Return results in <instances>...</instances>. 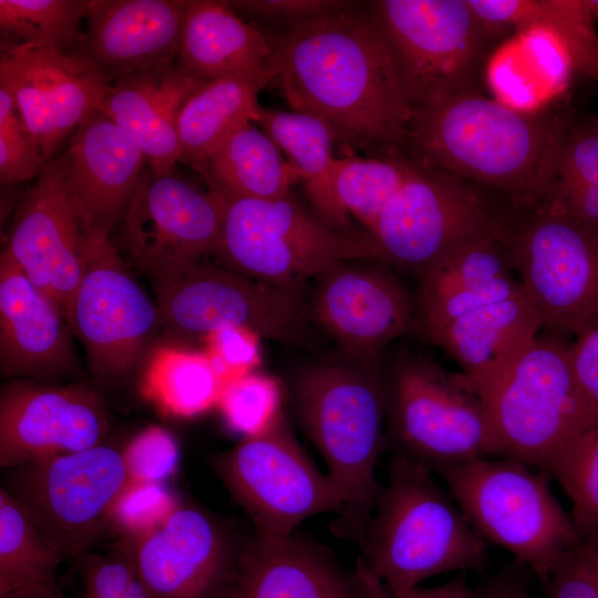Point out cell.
<instances>
[{"label":"cell","instance_id":"6da1fadb","mask_svg":"<svg viewBox=\"0 0 598 598\" xmlns=\"http://www.w3.org/2000/svg\"><path fill=\"white\" fill-rule=\"evenodd\" d=\"M342 4L270 39L295 112L321 121L343 155L403 158L414 110L374 11Z\"/></svg>","mask_w":598,"mask_h":598},{"label":"cell","instance_id":"7a4b0ae2","mask_svg":"<svg viewBox=\"0 0 598 598\" xmlns=\"http://www.w3.org/2000/svg\"><path fill=\"white\" fill-rule=\"evenodd\" d=\"M569 125L548 110L520 113L466 92L415 112L403 158L488 189L525 214L550 196Z\"/></svg>","mask_w":598,"mask_h":598},{"label":"cell","instance_id":"3957f363","mask_svg":"<svg viewBox=\"0 0 598 598\" xmlns=\"http://www.w3.org/2000/svg\"><path fill=\"white\" fill-rule=\"evenodd\" d=\"M293 398L342 499L333 532L360 544L382 491L375 470L384 444L385 374L380 362L316 363L296 378Z\"/></svg>","mask_w":598,"mask_h":598},{"label":"cell","instance_id":"277c9868","mask_svg":"<svg viewBox=\"0 0 598 598\" xmlns=\"http://www.w3.org/2000/svg\"><path fill=\"white\" fill-rule=\"evenodd\" d=\"M360 546V563L389 598L451 571H481L488 564L486 543L433 472L392 455L388 483Z\"/></svg>","mask_w":598,"mask_h":598},{"label":"cell","instance_id":"5b68a950","mask_svg":"<svg viewBox=\"0 0 598 598\" xmlns=\"http://www.w3.org/2000/svg\"><path fill=\"white\" fill-rule=\"evenodd\" d=\"M217 264L300 293L312 278L348 261L378 260L369 236L346 235L307 210L290 194L275 199L224 197Z\"/></svg>","mask_w":598,"mask_h":598},{"label":"cell","instance_id":"8992f818","mask_svg":"<svg viewBox=\"0 0 598 598\" xmlns=\"http://www.w3.org/2000/svg\"><path fill=\"white\" fill-rule=\"evenodd\" d=\"M486 543L498 545L544 584L578 533L548 475L512 457H484L437 473Z\"/></svg>","mask_w":598,"mask_h":598},{"label":"cell","instance_id":"52a82bcc","mask_svg":"<svg viewBox=\"0 0 598 598\" xmlns=\"http://www.w3.org/2000/svg\"><path fill=\"white\" fill-rule=\"evenodd\" d=\"M386 435L392 455L433 473L499 456L481 395L463 374L401 357L386 375Z\"/></svg>","mask_w":598,"mask_h":598},{"label":"cell","instance_id":"ba28073f","mask_svg":"<svg viewBox=\"0 0 598 598\" xmlns=\"http://www.w3.org/2000/svg\"><path fill=\"white\" fill-rule=\"evenodd\" d=\"M561 336H537L506 368L473 389L484 401L499 456L545 473L555 453L588 429Z\"/></svg>","mask_w":598,"mask_h":598},{"label":"cell","instance_id":"9c48e42d","mask_svg":"<svg viewBox=\"0 0 598 598\" xmlns=\"http://www.w3.org/2000/svg\"><path fill=\"white\" fill-rule=\"evenodd\" d=\"M9 471L2 487L65 559L93 550L132 484L124 451L103 443Z\"/></svg>","mask_w":598,"mask_h":598},{"label":"cell","instance_id":"30bf717a","mask_svg":"<svg viewBox=\"0 0 598 598\" xmlns=\"http://www.w3.org/2000/svg\"><path fill=\"white\" fill-rule=\"evenodd\" d=\"M411 162V161H410ZM370 234L380 261L422 275L473 237L508 229L519 213L494 193L446 172L413 163Z\"/></svg>","mask_w":598,"mask_h":598},{"label":"cell","instance_id":"8fae6325","mask_svg":"<svg viewBox=\"0 0 598 598\" xmlns=\"http://www.w3.org/2000/svg\"><path fill=\"white\" fill-rule=\"evenodd\" d=\"M373 8L414 113L478 91L495 38L467 0H382Z\"/></svg>","mask_w":598,"mask_h":598},{"label":"cell","instance_id":"7c38bea8","mask_svg":"<svg viewBox=\"0 0 598 598\" xmlns=\"http://www.w3.org/2000/svg\"><path fill=\"white\" fill-rule=\"evenodd\" d=\"M213 467L256 534L288 536L310 517L342 511L338 488L305 452L283 411L265 431L218 454Z\"/></svg>","mask_w":598,"mask_h":598},{"label":"cell","instance_id":"4fadbf2b","mask_svg":"<svg viewBox=\"0 0 598 598\" xmlns=\"http://www.w3.org/2000/svg\"><path fill=\"white\" fill-rule=\"evenodd\" d=\"M508 252L547 332L577 337L598 327V234L547 199L518 216Z\"/></svg>","mask_w":598,"mask_h":598},{"label":"cell","instance_id":"5bb4252c","mask_svg":"<svg viewBox=\"0 0 598 598\" xmlns=\"http://www.w3.org/2000/svg\"><path fill=\"white\" fill-rule=\"evenodd\" d=\"M161 326L188 339L225 328L309 347L313 331L298 293L204 260L179 276L154 282Z\"/></svg>","mask_w":598,"mask_h":598},{"label":"cell","instance_id":"9a60e30c","mask_svg":"<svg viewBox=\"0 0 598 598\" xmlns=\"http://www.w3.org/2000/svg\"><path fill=\"white\" fill-rule=\"evenodd\" d=\"M225 205L224 196L202 192L175 172L147 167L112 241L154 282L169 280L213 255Z\"/></svg>","mask_w":598,"mask_h":598},{"label":"cell","instance_id":"2e32d148","mask_svg":"<svg viewBox=\"0 0 598 598\" xmlns=\"http://www.w3.org/2000/svg\"><path fill=\"white\" fill-rule=\"evenodd\" d=\"M89 238V258L68 323L83 343L95 380L118 383L145 357L159 311L137 283L111 237Z\"/></svg>","mask_w":598,"mask_h":598},{"label":"cell","instance_id":"e0dca14e","mask_svg":"<svg viewBox=\"0 0 598 598\" xmlns=\"http://www.w3.org/2000/svg\"><path fill=\"white\" fill-rule=\"evenodd\" d=\"M419 327L475 389L506 368L539 333V313L514 274L420 307Z\"/></svg>","mask_w":598,"mask_h":598},{"label":"cell","instance_id":"ac0fdd59","mask_svg":"<svg viewBox=\"0 0 598 598\" xmlns=\"http://www.w3.org/2000/svg\"><path fill=\"white\" fill-rule=\"evenodd\" d=\"M123 540L148 598H226L244 542L217 516L178 505Z\"/></svg>","mask_w":598,"mask_h":598},{"label":"cell","instance_id":"d6986e66","mask_svg":"<svg viewBox=\"0 0 598 598\" xmlns=\"http://www.w3.org/2000/svg\"><path fill=\"white\" fill-rule=\"evenodd\" d=\"M111 83L81 50L1 41L0 87L11 96L47 163L97 112Z\"/></svg>","mask_w":598,"mask_h":598},{"label":"cell","instance_id":"ffe728a7","mask_svg":"<svg viewBox=\"0 0 598 598\" xmlns=\"http://www.w3.org/2000/svg\"><path fill=\"white\" fill-rule=\"evenodd\" d=\"M109 430L106 404L92 384L14 380L1 388V468L93 447Z\"/></svg>","mask_w":598,"mask_h":598},{"label":"cell","instance_id":"44dd1931","mask_svg":"<svg viewBox=\"0 0 598 598\" xmlns=\"http://www.w3.org/2000/svg\"><path fill=\"white\" fill-rule=\"evenodd\" d=\"M3 251L69 320L89 238L52 162L22 195Z\"/></svg>","mask_w":598,"mask_h":598},{"label":"cell","instance_id":"7402d4cb","mask_svg":"<svg viewBox=\"0 0 598 598\" xmlns=\"http://www.w3.org/2000/svg\"><path fill=\"white\" fill-rule=\"evenodd\" d=\"M343 262L318 278L312 311L347 358L380 362L393 340L419 327L402 283L378 266Z\"/></svg>","mask_w":598,"mask_h":598},{"label":"cell","instance_id":"603a6c76","mask_svg":"<svg viewBox=\"0 0 598 598\" xmlns=\"http://www.w3.org/2000/svg\"><path fill=\"white\" fill-rule=\"evenodd\" d=\"M52 164L58 169L87 237L114 234L148 167L137 143L97 111L71 135Z\"/></svg>","mask_w":598,"mask_h":598},{"label":"cell","instance_id":"cb8c5ba5","mask_svg":"<svg viewBox=\"0 0 598 598\" xmlns=\"http://www.w3.org/2000/svg\"><path fill=\"white\" fill-rule=\"evenodd\" d=\"M190 0H92L80 50L110 83L175 64Z\"/></svg>","mask_w":598,"mask_h":598},{"label":"cell","instance_id":"d4e9b609","mask_svg":"<svg viewBox=\"0 0 598 598\" xmlns=\"http://www.w3.org/2000/svg\"><path fill=\"white\" fill-rule=\"evenodd\" d=\"M72 330L58 306L2 250L0 369L7 378L59 379L74 372Z\"/></svg>","mask_w":598,"mask_h":598},{"label":"cell","instance_id":"484cf974","mask_svg":"<svg viewBox=\"0 0 598 598\" xmlns=\"http://www.w3.org/2000/svg\"><path fill=\"white\" fill-rule=\"evenodd\" d=\"M226 598H367L355 570L298 534L245 539Z\"/></svg>","mask_w":598,"mask_h":598},{"label":"cell","instance_id":"4316f807","mask_svg":"<svg viewBox=\"0 0 598 598\" xmlns=\"http://www.w3.org/2000/svg\"><path fill=\"white\" fill-rule=\"evenodd\" d=\"M202 83L175 64L131 74L109 85L99 111L132 136L153 172L174 173L179 162L178 116Z\"/></svg>","mask_w":598,"mask_h":598},{"label":"cell","instance_id":"83f0119b","mask_svg":"<svg viewBox=\"0 0 598 598\" xmlns=\"http://www.w3.org/2000/svg\"><path fill=\"white\" fill-rule=\"evenodd\" d=\"M175 66L203 82L277 75L270 38L215 0H190Z\"/></svg>","mask_w":598,"mask_h":598},{"label":"cell","instance_id":"f1b7e54d","mask_svg":"<svg viewBox=\"0 0 598 598\" xmlns=\"http://www.w3.org/2000/svg\"><path fill=\"white\" fill-rule=\"evenodd\" d=\"M565 42L551 29L532 24L489 53L483 79L492 97L520 113L544 112L567 90L574 73Z\"/></svg>","mask_w":598,"mask_h":598},{"label":"cell","instance_id":"f546056e","mask_svg":"<svg viewBox=\"0 0 598 598\" xmlns=\"http://www.w3.org/2000/svg\"><path fill=\"white\" fill-rule=\"evenodd\" d=\"M192 167L205 178L212 192L228 198H281L301 181L276 143L248 118L239 122Z\"/></svg>","mask_w":598,"mask_h":598},{"label":"cell","instance_id":"4dcf8cb0","mask_svg":"<svg viewBox=\"0 0 598 598\" xmlns=\"http://www.w3.org/2000/svg\"><path fill=\"white\" fill-rule=\"evenodd\" d=\"M254 122L300 174V183L313 213L346 235L368 236L359 233L338 197L332 174L336 143L329 128L303 113L264 107H260Z\"/></svg>","mask_w":598,"mask_h":598},{"label":"cell","instance_id":"1f68e13d","mask_svg":"<svg viewBox=\"0 0 598 598\" xmlns=\"http://www.w3.org/2000/svg\"><path fill=\"white\" fill-rule=\"evenodd\" d=\"M275 73L203 82L184 103L178 121L179 162L190 167L244 120H256L259 92Z\"/></svg>","mask_w":598,"mask_h":598},{"label":"cell","instance_id":"d6a6232c","mask_svg":"<svg viewBox=\"0 0 598 598\" xmlns=\"http://www.w3.org/2000/svg\"><path fill=\"white\" fill-rule=\"evenodd\" d=\"M495 38L532 24L555 31L565 42L574 71L598 83V32L584 0H467Z\"/></svg>","mask_w":598,"mask_h":598},{"label":"cell","instance_id":"836d02e7","mask_svg":"<svg viewBox=\"0 0 598 598\" xmlns=\"http://www.w3.org/2000/svg\"><path fill=\"white\" fill-rule=\"evenodd\" d=\"M224 384L207 353L167 346L151 354L142 380L145 395L177 416H194L218 404Z\"/></svg>","mask_w":598,"mask_h":598},{"label":"cell","instance_id":"e575fe53","mask_svg":"<svg viewBox=\"0 0 598 598\" xmlns=\"http://www.w3.org/2000/svg\"><path fill=\"white\" fill-rule=\"evenodd\" d=\"M513 226L467 239L437 259L422 275L417 308L513 275L508 252Z\"/></svg>","mask_w":598,"mask_h":598},{"label":"cell","instance_id":"d590c367","mask_svg":"<svg viewBox=\"0 0 598 598\" xmlns=\"http://www.w3.org/2000/svg\"><path fill=\"white\" fill-rule=\"evenodd\" d=\"M65 558L42 536L22 507L0 487V596L58 582Z\"/></svg>","mask_w":598,"mask_h":598},{"label":"cell","instance_id":"8d00e7d4","mask_svg":"<svg viewBox=\"0 0 598 598\" xmlns=\"http://www.w3.org/2000/svg\"><path fill=\"white\" fill-rule=\"evenodd\" d=\"M412 162L400 157L336 156L334 186L341 205L370 236L384 207L412 172Z\"/></svg>","mask_w":598,"mask_h":598},{"label":"cell","instance_id":"74e56055","mask_svg":"<svg viewBox=\"0 0 598 598\" xmlns=\"http://www.w3.org/2000/svg\"><path fill=\"white\" fill-rule=\"evenodd\" d=\"M92 0H0L1 41L63 51L80 50Z\"/></svg>","mask_w":598,"mask_h":598},{"label":"cell","instance_id":"f35d334b","mask_svg":"<svg viewBox=\"0 0 598 598\" xmlns=\"http://www.w3.org/2000/svg\"><path fill=\"white\" fill-rule=\"evenodd\" d=\"M548 200L598 234V120L569 125Z\"/></svg>","mask_w":598,"mask_h":598},{"label":"cell","instance_id":"ab89813d","mask_svg":"<svg viewBox=\"0 0 598 598\" xmlns=\"http://www.w3.org/2000/svg\"><path fill=\"white\" fill-rule=\"evenodd\" d=\"M545 473L555 477L569 497L570 517L578 535L598 528V426L568 440L551 457Z\"/></svg>","mask_w":598,"mask_h":598},{"label":"cell","instance_id":"60d3db41","mask_svg":"<svg viewBox=\"0 0 598 598\" xmlns=\"http://www.w3.org/2000/svg\"><path fill=\"white\" fill-rule=\"evenodd\" d=\"M218 405L234 431L251 436L282 412L281 389L272 377L250 372L225 382Z\"/></svg>","mask_w":598,"mask_h":598},{"label":"cell","instance_id":"b9f144b4","mask_svg":"<svg viewBox=\"0 0 598 598\" xmlns=\"http://www.w3.org/2000/svg\"><path fill=\"white\" fill-rule=\"evenodd\" d=\"M81 598H148L124 540L112 551H87L73 559Z\"/></svg>","mask_w":598,"mask_h":598},{"label":"cell","instance_id":"7bdbcfd3","mask_svg":"<svg viewBox=\"0 0 598 598\" xmlns=\"http://www.w3.org/2000/svg\"><path fill=\"white\" fill-rule=\"evenodd\" d=\"M48 163L23 125L9 93L0 87V182L2 186L37 179Z\"/></svg>","mask_w":598,"mask_h":598},{"label":"cell","instance_id":"ee69618b","mask_svg":"<svg viewBox=\"0 0 598 598\" xmlns=\"http://www.w3.org/2000/svg\"><path fill=\"white\" fill-rule=\"evenodd\" d=\"M543 585L547 598H598V528L578 536Z\"/></svg>","mask_w":598,"mask_h":598},{"label":"cell","instance_id":"f6af8a7d","mask_svg":"<svg viewBox=\"0 0 598 598\" xmlns=\"http://www.w3.org/2000/svg\"><path fill=\"white\" fill-rule=\"evenodd\" d=\"M177 505L159 483H132L118 499L112 517L125 538L159 524Z\"/></svg>","mask_w":598,"mask_h":598},{"label":"cell","instance_id":"bcb514c9","mask_svg":"<svg viewBox=\"0 0 598 598\" xmlns=\"http://www.w3.org/2000/svg\"><path fill=\"white\" fill-rule=\"evenodd\" d=\"M124 454L132 483H159L175 468L178 452L166 431L151 426L131 441Z\"/></svg>","mask_w":598,"mask_h":598},{"label":"cell","instance_id":"7dc6e473","mask_svg":"<svg viewBox=\"0 0 598 598\" xmlns=\"http://www.w3.org/2000/svg\"><path fill=\"white\" fill-rule=\"evenodd\" d=\"M259 339L238 327L220 329L205 339L206 353L225 382L252 372L261 363Z\"/></svg>","mask_w":598,"mask_h":598},{"label":"cell","instance_id":"c3c4849f","mask_svg":"<svg viewBox=\"0 0 598 598\" xmlns=\"http://www.w3.org/2000/svg\"><path fill=\"white\" fill-rule=\"evenodd\" d=\"M568 364L588 429L598 426V327L568 343Z\"/></svg>","mask_w":598,"mask_h":598},{"label":"cell","instance_id":"681fc988","mask_svg":"<svg viewBox=\"0 0 598 598\" xmlns=\"http://www.w3.org/2000/svg\"><path fill=\"white\" fill-rule=\"evenodd\" d=\"M237 14L288 25L339 7L336 0H234L224 1Z\"/></svg>","mask_w":598,"mask_h":598},{"label":"cell","instance_id":"f907efd6","mask_svg":"<svg viewBox=\"0 0 598 598\" xmlns=\"http://www.w3.org/2000/svg\"><path fill=\"white\" fill-rule=\"evenodd\" d=\"M374 598H388L374 596ZM398 598H481L466 582L465 577L457 576L454 579L435 587H416Z\"/></svg>","mask_w":598,"mask_h":598},{"label":"cell","instance_id":"816d5d0a","mask_svg":"<svg viewBox=\"0 0 598 598\" xmlns=\"http://www.w3.org/2000/svg\"><path fill=\"white\" fill-rule=\"evenodd\" d=\"M481 598H533L525 582L512 575H498L477 591Z\"/></svg>","mask_w":598,"mask_h":598},{"label":"cell","instance_id":"f5cc1de1","mask_svg":"<svg viewBox=\"0 0 598 598\" xmlns=\"http://www.w3.org/2000/svg\"><path fill=\"white\" fill-rule=\"evenodd\" d=\"M0 598H66L58 582L23 588L1 595Z\"/></svg>","mask_w":598,"mask_h":598},{"label":"cell","instance_id":"db71d44e","mask_svg":"<svg viewBox=\"0 0 598 598\" xmlns=\"http://www.w3.org/2000/svg\"><path fill=\"white\" fill-rule=\"evenodd\" d=\"M584 3L594 20H598V0H584Z\"/></svg>","mask_w":598,"mask_h":598}]
</instances>
